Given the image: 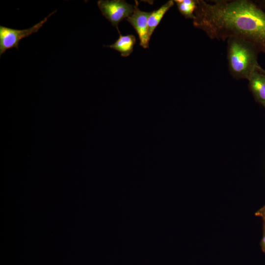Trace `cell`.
I'll list each match as a JSON object with an SVG mask.
<instances>
[{"label":"cell","mask_w":265,"mask_h":265,"mask_svg":"<svg viewBox=\"0 0 265 265\" xmlns=\"http://www.w3.org/2000/svg\"><path fill=\"white\" fill-rule=\"evenodd\" d=\"M255 214L257 216L261 217L263 224H265V205L257 211Z\"/></svg>","instance_id":"30bf717a"},{"label":"cell","mask_w":265,"mask_h":265,"mask_svg":"<svg viewBox=\"0 0 265 265\" xmlns=\"http://www.w3.org/2000/svg\"><path fill=\"white\" fill-rule=\"evenodd\" d=\"M97 4L103 15L117 28L119 33V23L131 16L134 10V6L122 0H100Z\"/></svg>","instance_id":"277c9868"},{"label":"cell","mask_w":265,"mask_h":265,"mask_svg":"<svg viewBox=\"0 0 265 265\" xmlns=\"http://www.w3.org/2000/svg\"><path fill=\"white\" fill-rule=\"evenodd\" d=\"M262 106L264 107V108H265V104H264V105H263Z\"/></svg>","instance_id":"5bb4252c"},{"label":"cell","mask_w":265,"mask_h":265,"mask_svg":"<svg viewBox=\"0 0 265 265\" xmlns=\"http://www.w3.org/2000/svg\"><path fill=\"white\" fill-rule=\"evenodd\" d=\"M174 4L173 0H169L158 9L151 12L148 21L149 34L150 37L165 14L174 5Z\"/></svg>","instance_id":"ba28073f"},{"label":"cell","mask_w":265,"mask_h":265,"mask_svg":"<svg viewBox=\"0 0 265 265\" xmlns=\"http://www.w3.org/2000/svg\"><path fill=\"white\" fill-rule=\"evenodd\" d=\"M262 251L265 253V224H263V236L260 242Z\"/></svg>","instance_id":"8fae6325"},{"label":"cell","mask_w":265,"mask_h":265,"mask_svg":"<svg viewBox=\"0 0 265 265\" xmlns=\"http://www.w3.org/2000/svg\"><path fill=\"white\" fill-rule=\"evenodd\" d=\"M134 10L132 15L126 19L136 31L140 40V45L143 48L149 47L150 36L149 34L148 21L151 12L140 10L137 0L135 1Z\"/></svg>","instance_id":"5b68a950"},{"label":"cell","mask_w":265,"mask_h":265,"mask_svg":"<svg viewBox=\"0 0 265 265\" xmlns=\"http://www.w3.org/2000/svg\"><path fill=\"white\" fill-rule=\"evenodd\" d=\"M56 10L52 12L47 17L34 25L33 26L24 29H16L2 26H0V55L4 53L7 50L15 48L18 49L20 41L23 38L38 31L48 18Z\"/></svg>","instance_id":"3957f363"},{"label":"cell","mask_w":265,"mask_h":265,"mask_svg":"<svg viewBox=\"0 0 265 265\" xmlns=\"http://www.w3.org/2000/svg\"><path fill=\"white\" fill-rule=\"evenodd\" d=\"M247 80L249 89L255 101L262 105L265 104V76L256 69Z\"/></svg>","instance_id":"8992f818"},{"label":"cell","mask_w":265,"mask_h":265,"mask_svg":"<svg viewBox=\"0 0 265 265\" xmlns=\"http://www.w3.org/2000/svg\"><path fill=\"white\" fill-rule=\"evenodd\" d=\"M198 0H175L178 9L180 13L186 19L195 18V12L197 7Z\"/></svg>","instance_id":"9c48e42d"},{"label":"cell","mask_w":265,"mask_h":265,"mask_svg":"<svg viewBox=\"0 0 265 265\" xmlns=\"http://www.w3.org/2000/svg\"><path fill=\"white\" fill-rule=\"evenodd\" d=\"M255 2L260 7L265 10V0H257Z\"/></svg>","instance_id":"7c38bea8"},{"label":"cell","mask_w":265,"mask_h":265,"mask_svg":"<svg viewBox=\"0 0 265 265\" xmlns=\"http://www.w3.org/2000/svg\"><path fill=\"white\" fill-rule=\"evenodd\" d=\"M194 15L193 26L211 39H243L265 54V10L255 1L198 0Z\"/></svg>","instance_id":"6da1fadb"},{"label":"cell","mask_w":265,"mask_h":265,"mask_svg":"<svg viewBox=\"0 0 265 265\" xmlns=\"http://www.w3.org/2000/svg\"><path fill=\"white\" fill-rule=\"evenodd\" d=\"M257 70L265 76V70L262 68L261 66H259L257 68Z\"/></svg>","instance_id":"4fadbf2b"},{"label":"cell","mask_w":265,"mask_h":265,"mask_svg":"<svg viewBox=\"0 0 265 265\" xmlns=\"http://www.w3.org/2000/svg\"><path fill=\"white\" fill-rule=\"evenodd\" d=\"M135 42L133 35H122L119 33V37L115 43L107 47L119 52L121 56L127 57L132 52Z\"/></svg>","instance_id":"52a82bcc"},{"label":"cell","mask_w":265,"mask_h":265,"mask_svg":"<svg viewBox=\"0 0 265 265\" xmlns=\"http://www.w3.org/2000/svg\"><path fill=\"white\" fill-rule=\"evenodd\" d=\"M227 41V59L231 75L237 80H247L260 66L258 61L259 51L243 39L232 37Z\"/></svg>","instance_id":"7a4b0ae2"}]
</instances>
